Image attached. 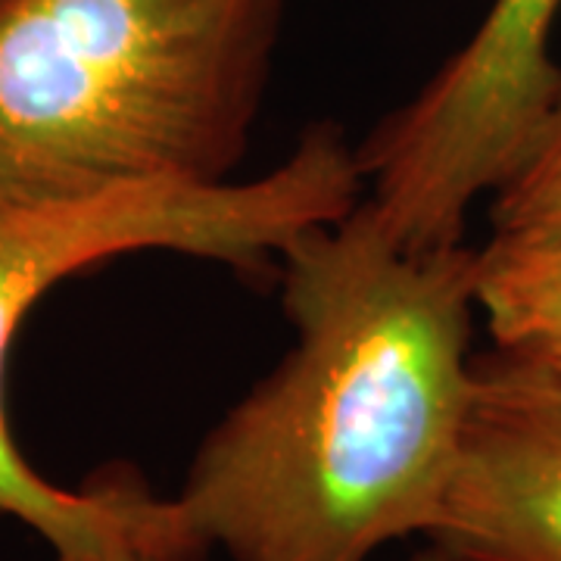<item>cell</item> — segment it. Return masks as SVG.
Segmentation results:
<instances>
[{
	"label": "cell",
	"instance_id": "cell-1",
	"mask_svg": "<svg viewBox=\"0 0 561 561\" xmlns=\"http://www.w3.org/2000/svg\"><path fill=\"white\" fill-rule=\"evenodd\" d=\"M297 343L175 496L231 561H365L431 534L474 402V250H405L362 201L284 256Z\"/></svg>",
	"mask_w": 561,
	"mask_h": 561
},
{
	"label": "cell",
	"instance_id": "cell-2",
	"mask_svg": "<svg viewBox=\"0 0 561 561\" xmlns=\"http://www.w3.org/2000/svg\"><path fill=\"white\" fill-rule=\"evenodd\" d=\"M284 0H0V219L231 181Z\"/></svg>",
	"mask_w": 561,
	"mask_h": 561
},
{
	"label": "cell",
	"instance_id": "cell-3",
	"mask_svg": "<svg viewBox=\"0 0 561 561\" xmlns=\"http://www.w3.org/2000/svg\"><path fill=\"white\" fill-rule=\"evenodd\" d=\"M359 153L334 125H316L294 153L253 181L144 184L88 201L50 203L0 219V515L35 530L54 559L144 537L187 534L175 496H157L131 468H106L81 490L38 474L3 415V368L32 306L88 265L140 250H172L265 272L302 234L362 203Z\"/></svg>",
	"mask_w": 561,
	"mask_h": 561
},
{
	"label": "cell",
	"instance_id": "cell-4",
	"mask_svg": "<svg viewBox=\"0 0 561 561\" xmlns=\"http://www.w3.org/2000/svg\"><path fill=\"white\" fill-rule=\"evenodd\" d=\"M561 0H493L474 35L362 144L365 203L405 250L461 243L474 201L522 160L559 88Z\"/></svg>",
	"mask_w": 561,
	"mask_h": 561
},
{
	"label": "cell",
	"instance_id": "cell-5",
	"mask_svg": "<svg viewBox=\"0 0 561 561\" xmlns=\"http://www.w3.org/2000/svg\"><path fill=\"white\" fill-rule=\"evenodd\" d=\"M427 537L449 561H561V393L500 350L474 359L459 468Z\"/></svg>",
	"mask_w": 561,
	"mask_h": 561
},
{
	"label": "cell",
	"instance_id": "cell-6",
	"mask_svg": "<svg viewBox=\"0 0 561 561\" xmlns=\"http://www.w3.org/2000/svg\"><path fill=\"white\" fill-rule=\"evenodd\" d=\"M474 294L496 346H561V225L493 234L474 250Z\"/></svg>",
	"mask_w": 561,
	"mask_h": 561
},
{
	"label": "cell",
	"instance_id": "cell-7",
	"mask_svg": "<svg viewBox=\"0 0 561 561\" xmlns=\"http://www.w3.org/2000/svg\"><path fill=\"white\" fill-rule=\"evenodd\" d=\"M493 234L561 225V81L522 160L490 194Z\"/></svg>",
	"mask_w": 561,
	"mask_h": 561
},
{
	"label": "cell",
	"instance_id": "cell-8",
	"mask_svg": "<svg viewBox=\"0 0 561 561\" xmlns=\"http://www.w3.org/2000/svg\"><path fill=\"white\" fill-rule=\"evenodd\" d=\"M203 552L194 542L181 537H147V540H128L119 546H110L103 552L76 556V559L54 561H197Z\"/></svg>",
	"mask_w": 561,
	"mask_h": 561
},
{
	"label": "cell",
	"instance_id": "cell-9",
	"mask_svg": "<svg viewBox=\"0 0 561 561\" xmlns=\"http://www.w3.org/2000/svg\"><path fill=\"white\" fill-rule=\"evenodd\" d=\"M496 350L515 368H522L524 375L561 393V346H515V350L496 346Z\"/></svg>",
	"mask_w": 561,
	"mask_h": 561
},
{
	"label": "cell",
	"instance_id": "cell-10",
	"mask_svg": "<svg viewBox=\"0 0 561 561\" xmlns=\"http://www.w3.org/2000/svg\"><path fill=\"white\" fill-rule=\"evenodd\" d=\"M421 561H449V559H443L440 552H431V556H427V559H421Z\"/></svg>",
	"mask_w": 561,
	"mask_h": 561
}]
</instances>
